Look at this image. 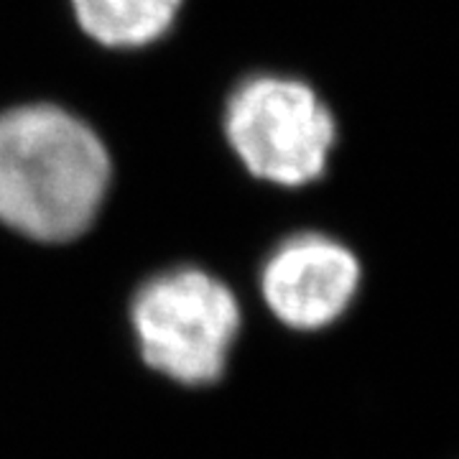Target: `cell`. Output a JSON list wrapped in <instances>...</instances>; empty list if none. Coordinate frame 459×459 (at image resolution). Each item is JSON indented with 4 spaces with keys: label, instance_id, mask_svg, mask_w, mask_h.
I'll return each instance as SVG.
<instances>
[{
    "label": "cell",
    "instance_id": "obj_1",
    "mask_svg": "<svg viewBox=\"0 0 459 459\" xmlns=\"http://www.w3.org/2000/svg\"><path fill=\"white\" fill-rule=\"evenodd\" d=\"M113 177L110 153L80 117L56 105L0 113V222L39 243L80 238Z\"/></svg>",
    "mask_w": 459,
    "mask_h": 459
},
{
    "label": "cell",
    "instance_id": "obj_2",
    "mask_svg": "<svg viewBox=\"0 0 459 459\" xmlns=\"http://www.w3.org/2000/svg\"><path fill=\"white\" fill-rule=\"evenodd\" d=\"M131 319L148 368L184 385L220 380L240 332L235 294L202 268H174L133 296Z\"/></svg>",
    "mask_w": 459,
    "mask_h": 459
},
{
    "label": "cell",
    "instance_id": "obj_3",
    "mask_svg": "<svg viewBox=\"0 0 459 459\" xmlns=\"http://www.w3.org/2000/svg\"><path fill=\"white\" fill-rule=\"evenodd\" d=\"M225 135L253 177L304 186L327 171L337 123L307 82L258 74L230 95Z\"/></svg>",
    "mask_w": 459,
    "mask_h": 459
},
{
    "label": "cell",
    "instance_id": "obj_4",
    "mask_svg": "<svg viewBox=\"0 0 459 459\" xmlns=\"http://www.w3.org/2000/svg\"><path fill=\"white\" fill-rule=\"evenodd\" d=\"M360 273L350 247L319 232H301L271 253L261 291L286 327L322 329L347 312L360 289Z\"/></svg>",
    "mask_w": 459,
    "mask_h": 459
},
{
    "label": "cell",
    "instance_id": "obj_5",
    "mask_svg": "<svg viewBox=\"0 0 459 459\" xmlns=\"http://www.w3.org/2000/svg\"><path fill=\"white\" fill-rule=\"evenodd\" d=\"M82 31L108 49L159 41L177 21L181 0H72Z\"/></svg>",
    "mask_w": 459,
    "mask_h": 459
}]
</instances>
